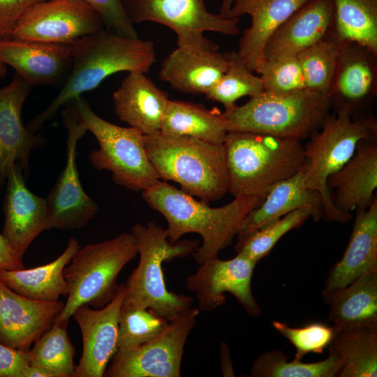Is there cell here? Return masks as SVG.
<instances>
[{"label": "cell", "instance_id": "6da1fadb", "mask_svg": "<svg viewBox=\"0 0 377 377\" xmlns=\"http://www.w3.org/2000/svg\"><path fill=\"white\" fill-rule=\"evenodd\" d=\"M72 64L64 84L47 107L26 127L34 133L52 119L58 110L108 77L123 71L147 73L156 61L154 43L110 30H101L71 43Z\"/></svg>", "mask_w": 377, "mask_h": 377}, {"label": "cell", "instance_id": "7a4b0ae2", "mask_svg": "<svg viewBox=\"0 0 377 377\" xmlns=\"http://www.w3.org/2000/svg\"><path fill=\"white\" fill-rule=\"evenodd\" d=\"M142 198L168 223V238L175 243L187 233H196L202 244L192 253L197 263L218 257L220 251L231 244L245 216L265 197L241 196L230 203L211 207L209 202L193 196L164 181L142 191Z\"/></svg>", "mask_w": 377, "mask_h": 377}, {"label": "cell", "instance_id": "3957f363", "mask_svg": "<svg viewBox=\"0 0 377 377\" xmlns=\"http://www.w3.org/2000/svg\"><path fill=\"white\" fill-rule=\"evenodd\" d=\"M223 149L228 192L235 198L265 197L306 163L301 140L267 133L228 132Z\"/></svg>", "mask_w": 377, "mask_h": 377}, {"label": "cell", "instance_id": "277c9868", "mask_svg": "<svg viewBox=\"0 0 377 377\" xmlns=\"http://www.w3.org/2000/svg\"><path fill=\"white\" fill-rule=\"evenodd\" d=\"M140 256L138 265L128 277L122 305L148 309L171 321L192 307V297L168 290L162 265L192 254L199 243L195 240L170 242L166 230L153 221L138 223L131 230Z\"/></svg>", "mask_w": 377, "mask_h": 377}, {"label": "cell", "instance_id": "5b68a950", "mask_svg": "<svg viewBox=\"0 0 377 377\" xmlns=\"http://www.w3.org/2000/svg\"><path fill=\"white\" fill-rule=\"evenodd\" d=\"M146 150L160 179L178 183L200 200H218L228 192L223 145L158 131L146 135Z\"/></svg>", "mask_w": 377, "mask_h": 377}, {"label": "cell", "instance_id": "8992f818", "mask_svg": "<svg viewBox=\"0 0 377 377\" xmlns=\"http://www.w3.org/2000/svg\"><path fill=\"white\" fill-rule=\"evenodd\" d=\"M332 109L329 96L309 89L288 94L263 91L222 113L228 132L267 133L304 140L318 131Z\"/></svg>", "mask_w": 377, "mask_h": 377}, {"label": "cell", "instance_id": "52a82bcc", "mask_svg": "<svg viewBox=\"0 0 377 377\" xmlns=\"http://www.w3.org/2000/svg\"><path fill=\"white\" fill-rule=\"evenodd\" d=\"M137 254L135 239L131 232L79 248L64 268L69 293L53 324L68 326L74 311L81 305L94 309L107 305L117 293L119 274Z\"/></svg>", "mask_w": 377, "mask_h": 377}, {"label": "cell", "instance_id": "ba28073f", "mask_svg": "<svg viewBox=\"0 0 377 377\" xmlns=\"http://www.w3.org/2000/svg\"><path fill=\"white\" fill-rule=\"evenodd\" d=\"M68 103L98 143L89 156L94 168L110 171L115 184L133 191H142L161 180L147 155L145 134L102 119L82 96Z\"/></svg>", "mask_w": 377, "mask_h": 377}, {"label": "cell", "instance_id": "9c48e42d", "mask_svg": "<svg viewBox=\"0 0 377 377\" xmlns=\"http://www.w3.org/2000/svg\"><path fill=\"white\" fill-rule=\"evenodd\" d=\"M309 138L304 145L306 158L305 184L321 195L323 218L330 221L348 222L352 215L334 205L327 179L350 160L361 140L377 138V121L372 114L358 117L329 114L320 128Z\"/></svg>", "mask_w": 377, "mask_h": 377}, {"label": "cell", "instance_id": "30bf717a", "mask_svg": "<svg viewBox=\"0 0 377 377\" xmlns=\"http://www.w3.org/2000/svg\"><path fill=\"white\" fill-rule=\"evenodd\" d=\"M131 22H154L171 29L177 47L217 49L219 45L204 36L214 31L228 36L239 33V18H226L209 12L205 0H122Z\"/></svg>", "mask_w": 377, "mask_h": 377}, {"label": "cell", "instance_id": "8fae6325", "mask_svg": "<svg viewBox=\"0 0 377 377\" xmlns=\"http://www.w3.org/2000/svg\"><path fill=\"white\" fill-rule=\"evenodd\" d=\"M200 313L190 308L169 322L154 339L129 349H119L105 377H179L184 346Z\"/></svg>", "mask_w": 377, "mask_h": 377}, {"label": "cell", "instance_id": "7c38bea8", "mask_svg": "<svg viewBox=\"0 0 377 377\" xmlns=\"http://www.w3.org/2000/svg\"><path fill=\"white\" fill-rule=\"evenodd\" d=\"M63 121L68 131L66 161L45 198L49 211L47 230L84 228L98 212V206L84 191L76 164L77 145L87 131L70 104L64 105Z\"/></svg>", "mask_w": 377, "mask_h": 377}, {"label": "cell", "instance_id": "4fadbf2b", "mask_svg": "<svg viewBox=\"0 0 377 377\" xmlns=\"http://www.w3.org/2000/svg\"><path fill=\"white\" fill-rule=\"evenodd\" d=\"M103 25L96 12L83 0H47L22 15L10 38L71 43L101 30Z\"/></svg>", "mask_w": 377, "mask_h": 377}, {"label": "cell", "instance_id": "5bb4252c", "mask_svg": "<svg viewBox=\"0 0 377 377\" xmlns=\"http://www.w3.org/2000/svg\"><path fill=\"white\" fill-rule=\"evenodd\" d=\"M257 263L241 253L230 260L207 259L188 277L186 287L195 294L200 310L211 311L222 306L226 302L224 293L228 292L236 297L248 315L258 316L261 309L251 289Z\"/></svg>", "mask_w": 377, "mask_h": 377}, {"label": "cell", "instance_id": "9a60e30c", "mask_svg": "<svg viewBox=\"0 0 377 377\" xmlns=\"http://www.w3.org/2000/svg\"><path fill=\"white\" fill-rule=\"evenodd\" d=\"M334 113L371 114L377 96V54L355 42H343L329 93Z\"/></svg>", "mask_w": 377, "mask_h": 377}, {"label": "cell", "instance_id": "2e32d148", "mask_svg": "<svg viewBox=\"0 0 377 377\" xmlns=\"http://www.w3.org/2000/svg\"><path fill=\"white\" fill-rule=\"evenodd\" d=\"M126 295L120 284L114 297L104 307L78 306L72 316L80 327L82 355L73 377H102L110 360L118 350L119 316Z\"/></svg>", "mask_w": 377, "mask_h": 377}, {"label": "cell", "instance_id": "e0dca14e", "mask_svg": "<svg viewBox=\"0 0 377 377\" xmlns=\"http://www.w3.org/2000/svg\"><path fill=\"white\" fill-rule=\"evenodd\" d=\"M31 86L15 73L12 81L0 89V188L11 167L17 163L29 170L31 151L45 140L23 124L22 109Z\"/></svg>", "mask_w": 377, "mask_h": 377}, {"label": "cell", "instance_id": "ac0fdd59", "mask_svg": "<svg viewBox=\"0 0 377 377\" xmlns=\"http://www.w3.org/2000/svg\"><path fill=\"white\" fill-rule=\"evenodd\" d=\"M64 303L29 299L0 281V343L20 351L29 350L52 325Z\"/></svg>", "mask_w": 377, "mask_h": 377}, {"label": "cell", "instance_id": "d6986e66", "mask_svg": "<svg viewBox=\"0 0 377 377\" xmlns=\"http://www.w3.org/2000/svg\"><path fill=\"white\" fill-rule=\"evenodd\" d=\"M22 168L14 164L8 175L2 235L15 252L23 257L31 242L47 230L49 211L45 198L26 186Z\"/></svg>", "mask_w": 377, "mask_h": 377}, {"label": "cell", "instance_id": "ffe728a7", "mask_svg": "<svg viewBox=\"0 0 377 377\" xmlns=\"http://www.w3.org/2000/svg\"><path fill=\"white\" fill-rule=\"evenodd\" d=\"M0 61L31 87L54 85L70 71L72 49L71 43L0 39Z\"/></svg>", "mask_w": 377, "mask_h": 377}, {"label": "cell", "instance_id": "44dd1931", "mask_svg": "<svg viewBox=\"0 0 377 377\" xmlns=\"http://www.w3.org/2000/svg\"><path fill=\"white\" fill-rule=\"evenodd\" d=\"M334 205L351 214L369 207L376 197L377 140H361L350 160L327 179Z\"/></svg>", "mask_w": 377, "mask_h": 377}, {"label": "cell", "instance_id": "7402d4cb", "mask_svg": "<svg viewBox=\"0 0 377 377\" xmlns=\"http://www.w3.org/2000/svg\"><path fill=\"white\" fill-rule=\"evenodd\" d=\"M377 272V198L366 209L356 210L351 236L346 251L331 269L323 297H332L360 276Z\"/></svg>", "mask_w": 377, "mask_h": 377}, {"label": "cell", "instance_id": "603a6c76", "mask_svg": "<svg viewBox=\"0 0 377 377\" xmlns=\"http://www.w3.org/2000/svg\"><path fill=\"white\" fill-rule=\"evenodd\" d=\"M334 15L332 0H309L273 33L264 49V59L295 57L324 38Z\"/></svg>", "mask_w": 377, "mask_h": 377}, {"label": "cell", "instance_id": "cb8c5ba5", "mask_svg": "<svg viewBox=\"0 0 377 377\" xmlns=\"http://www.w3.org/2000/svg\"><path fill=\"white\" fill-rule=\"evenodd\" d=\"M309 0H233L230 18L251 17V26L239 39L237 52L255 72L264 60L265 46L277 28Z\"/></svg>", "mask_w": 377, "mask_h": 377}, {"label": "cell", "instance_id": "d4e9b609", "mask_svg": "<svg viewBox=\"0 0 377 377\" xmlns=\"http://www.w3.org/2000/svg\"><path fill=\"white\" fill-rule=\"evenodd\" d=\"M228 62L217 49L177 47L163 61L159 78L178 91L205 94L226 72Z\"/></svg>", "mask_w": 377, "mask_h": 377}, {"label": "cell", "instance_id": "484cf974", "mask_svg": "<svg viewBox=\"0 0 377 377\" xmlns=\"http://www.w3.org/2000/svg\"><path fill=\"white\" fill-rule=\"evenodd\" d=\"M170 99L151 79L140 72H131L113 94L118 118L145 135L160 131Z\"/></svg>", "mask_w": 377, "mask_h": 377}, {"label": "cell", "instance_id": "4316f807", "mask_svg": "<svg viewBox=\"0 0 377 377\" xmlns=\"http://www.w3.org/2000/svg\"><path fill=\"white\" fill-rule=\"evenodd\" d=\"M306 164L292 177L270 188L261 203L245 216L237 234L242 238L254 230L300 208L313 210L315 221L323 218V202L320 193L305 184Z\"/></svg>", "mask_w": 377, "mask_h": 377}, {"label": "cell", "instance_id": "83f0119b", "mask_svg": "<svg viewBox=\"0 0 377 377\" xmlns=\"http://www.w3.org/2000/svg\"><path fill=\"white\" fill-rule=\"evenodd\" d=\"M79 248L78 240L70 237L65 250L53 261L30 269L1 271L0 281L24 297L41 302H56L61 295L69 293L64 270Z\"/></svg>", "mask_w": 377, "mask_h": 377}, {"label": "cell", "instance_id": "f1b7e54d", "mask_svg": "<svg viewBox=\"0 0 377 377\" xmlns=\"http://www.w3.org/2000/svg\"><path fill=\"white\" fill-rule=\"evenodd\" d=\"M328 320L335 331L377 327V272L366 273L337 291L328 302Z\"/></svg>", "mask_w": 377, "mask_h": 377}, {"label": "cell", "instance_id": "f546056e", "mask_svg": "<svg viewBox=\"0 0 377 377\" xmlns=\"http://www.w3.org/2000/svg\"><path fill=\"white\" fill-rule=\"evenodd\" d=\"M159 131L218 145H223L228 133L222 113L217 109H207L201 103L171 100L163 116Z\"/></svg>", "mask_w": 377, "mask_h": 377}, {"label": "cell", "instance_id": "4dcf8cb0", "mask_svg": "<svg viewBox=\"0 0 377 377\" xmlns=\"http://www.w3.org/2000/svg\"><path fill=\"white\" fill-rule=\"evenodd\" d=\"M328 347L341 362L337 377L377 376V327L355 326L335 331Z\"/></svg>", "mask_w": 377, "mask_h": 377}, {"label": "cell", "instance_id": "1f68e13d", "mask_svg": "<svg viewBox=\"0 0 377 377\" xmlns=\"http://www.w3.org/2000/svg\"><path fill=\"white\" fill-rule=\"evenodd\" d=\"M332 33L341 42H355L377 54V0H332Z\"/></svg>", "mask_w": 377, "mask_h": 377}, {"label": "cell", "instance_id": "d6a6232c", "mask_svg": "<svg viewBox=\"0 0 377 377\" xmlns=\"http://www.w3.org/2000/svg\"><path fill=\"white\" fill-rule=\"evenodd\" d=\"M29 365L38 367L50 377H73L75 349L67 334V326L52 325L28 350Z\"/></svg>", "mask_w": 377, "mask_h": 377}, {"label": "cell", "instance_id": "836d02e7", "mask_svg": "<svg viewBox=\"0 0 377 377\" xmlns=\"http://www.w3.org/2000/svg\"><path fill=\"white\" fill-rule=\"evenodd\" d=\"M273 350L259 355L251 366L252 377H337L341 369L338 357L329 351L326 359L316 362H303Z\"/></svg>", "mask_w": 377, "mask_h": 377}, {"label": "cell", "instance_id": "e575fe53", "mask_svg": "<svg viewBox=\"0 0 377 377\" xmlns=\"http://www.w3.org/2000/svg\"><path fill=\"white\" fill-rule=\"evenodd\" d=\"M342 43L330 31L324 38L296 56L306 89L329 95Z\"/></svg>", "mask_w": 377, "mask_h": 377}, {"label": "cell", "instance_id": "d590c367", "mask_svg": "<svg viewBox=\"0 0 377 377\" xmlns=\"http://www.w3.org/2000/svg\"><path fill=\"white\" fill-rule=\"evenodd\" d=\"M228 66L219 81L205 94L206 98L222 103L226 109L240 98L253 97L264 91L263 81L246 66L237 51L224 53Z\"/></svg>", "mask_w": 377, "mask_h": 377}, {"label": "cell", "instance_id": "8d00e7d4", "mask_svg": "<svg viewBox=\"0 0 377 377\" xmlns=\"http://www.w3.org/2000/svg\"><path fill=\"white\" fill-rule=\"evenodd\" d=\"M311 208L294 210L254 230L242 238H237L235 250L258 263L267 256L278 241L290 230L300 226L313 217Z\"/></svg>", "mask_w": 377, "mask_h": 377}, {"label": "cell", "instance_id": "74e56055", "mask_svg": "<svg viewBox=\"0 0 377 377\" xmlns=\"http://www.w3.org/2000/svg\"><path fill=\"white\" fill-rule=\"evenodd\" d=\"M169 321L148 309L133 308L121 304L119 316L118 350L142 345L156 337Z\"/></svg>", "mask_w": 377, "mask_h": 377}, {"label": "cell", "instance_id": "f35d334b", "mask_svg": "<svg viewBox=\"0 0 377 377\" xmlns=\"http://www.w3.org/2000/svg\"><path fill=\"white\" fill-rule=\"evenodd\" d=\"M255 72L260 75L264 91L288 94L306 89L302 69L296 57L264 59Z\"/></svg>", "mask_w": 377, "mask_h": 377}, {"label": "cell", "instance_id": "ab89813d", "mask_svg": "<svg viewBox=\"0 0 377 377\" xmlns=\"http://www.w3.org/2000/svg\"><path fill=\"white\" fill-rule=\"evenodd\" d=\"M273 327L286 338L295 347L294 359L301 361L309 353H323L330 346L334 330L332 326L316 322L300 327L289 326L287 323L274 320Z\"/></svg>", "mask_w": 377, "mask_h": 377}, {"label": "cell", "instance_id": "60d3db41", "mask_svg": "<svg viewBox=\"0 0 377 377\" xmlns=\"http://www.w3.org/2000/svg\"><path fill=\"white\" fill-rule=\"evenodd\" d=\"M99 15L103 23L110 31L118 34L138 38L122 0H83Z\"/></svg>", "mask_w": 377, "mask_h": 377}, {"label": "cell", "instance_id": "b9f144b4", "mask_svg": "<svg viewBox=\"0 0 377 377\" xmlns=\"http://www.w3.org/2000/svg\"><path fill=\"white\" fill-rule=\"evenodd\" d=\"M47 0H0V39L11 38L22 15L33 6Z\"/></svg>", "mask_w": 377, "mask_h": 377}, {"label": "cell", "instance_id": "7bdbcfd3", "mask_svg": "<svg viewBox=\"0 0 377 377\" xmlns=\"http://www.w3.org/2000/svg\"><path fill=\"white\" fill-rule=\"evenodd\" d=\"M29 365L28 351L13 349L0 343V377H24Z\"/></svg>", "mask_w": 377, "mask_h": 377}, {"label": "cell", "instance_id": "ee69618b", "mask_svg": "<svg viewBox=\"0 0 377 377\" xmlns=\"http://www.w3.org/2000/svg\"><path fill=\"white\" fill-rule=\"evenodd\" d=\"M23 268L22 258L15 252L3 235L0 233V272Z\"/></svg>", "mask_w": 377, "mask_h": 377}, {"label": "cell", "instance_id": "f6af8a7d", "mask_svg": "<svg viewBox=\"0 0 377 377\" xmlns=\"http://www.w3.org/2000/svg\"><path fill=\"white\" fill-rule=\"evenodd\" d=\"M221 366L223 376H234L235 373L233 371L232 362L230 356V351L228 346L226 343H222L221 346Z\"/></svg>", "mask_w": 377, "mask_h": 377}, {"label": "cell", "instance_id": "bcb514c9", "mask_svg": "<svg viewBox=\"0 0 377 377\" xmlns=\"http://www.w3.org/2000/svg\"><path fill=\"white\" fill-rule=\"evenodd\" d=\"M24 377H50V375L38 367L29 365L24 371Z\"/></svg>", "mask_w": 377, "mask_h": 377}, {"label": "cell", "instance_id": "7dc6e473", "mask_svg": "<svg viewBox=\"0 0 377 377\" xmlns=\"http://www.w3.org/2000/svg\"><path fill=\"white\" fill-rule=\"evenodd\" d=\"M233 0H222L220 15L226 18H230V9Z\"/></svg>", "mask_w": 377, "mask_h": 377}, {"label": "cell", "instance_id": "c3c4849f", "mask_svg": "<svg viewBox=\"0 0 377 377\" xmlns=\"http://www.w3.org/2000/svg\"><path fill=\"white\" fill-rule=\"evenodd\" d=\"M6 74V66L4 63L0 61V78L3 77Z\"/></svg>", "mask_w": 377, "mask_h": 377}]
</instances>
